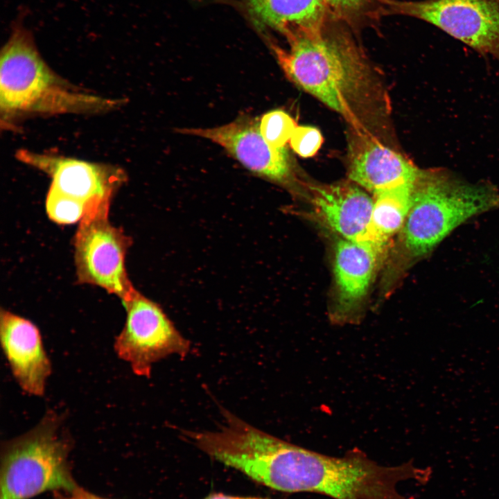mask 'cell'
Listing matches in <instances>:
<instances>
[{
	"mask_svg": "<svg viewBox=\"0 0 499 499\" xmlns=\"http://www.w3.org/2000/svg\"><path fill=\"white\" fill-rule=\"evenodd\" d=\"M429 471L410 462L383 466L360 451L336 457L277 437L260 459L261 484L287 493H314L333 499H410L398 491L404 480L425 484Z\"/></svg>",
	"mask_w": 499,
	"mask_h": 499,
	"instance_id": "obj_1",
	"label": "cell"
},
{
	"mask_svg": "<svg viewBox=\"0 0 499 499\" xmlns=\"http://www.w3.org/2000/svg\"><path fill=\"white\" fill-rule=\"evenodd\" d=\"M0 107L6 128L24 116L109 110L117 102L80 92L40 55L33 34L15 24L1 49Z\"/></svg>",
	"mask_w": 499,
	"mask_h": 499,
	"instance_id": "obj_2",
	"label": "cell"
},
{
	"mask_svg": "<svg viewBox=\"0 0 499 499\" xmlns=\"http://www.w3.org/2000/svg\"><path fill=\"white\" fill-rule=\"evenodd\" d=\"M289 48L270 43L287 77L335 111L348 115L360 100L365 66L353 43L323 28L288 37Z\"/></svg>",
	"mask_w": 499,
	"mask_h": 499,
	"instance_id": "obj_3",
	"label": "cell"
},
{
	"mask_svg": "<svg viewBox=\"0 0 499 499\" xmlns=\"http://www.w3.org/2000/svg\"><path fill=\"white\" fill-rule=\"evenodd\" d=\"M499 205V192L488 183L466 182L445 169L420 170L401 231L403 256L426 255L469 218Z\"/></svg>",
	"mask_w": 499,
	"mask_h": 499,
	"instance_id": "obj_4",
	"label": "cell"
},
{
	"mask_svg": "<svg viewBox=\"0 0 499 499\" xmlns=\"http://www.w3.org/2000/svg\"><path fill=\"white\" fill-rule=\"evenodd\" d=\"M60 414L48 412L28 432L3 444L0 499H30L79 486L69 462L71 444Z\"/></svg>",
	"mask_w": 499,
	"mask_h": 499,
	"instance_id": "obj_5",
	"label": "cell"
},
{
	"mask_svg": "<svg viewBox=\"0 0 499 499\" xmlns=\"http://www.w3.org/2000/svg\"><path fill=\"white\" fill-rule=\"evenodd\" d=\"M110 206L85 214L74 238L78 281L104 288L123 301L137 291L125 265L130 239L109 221Z\"/></svg>",
	"mask_w": 499,
	"mask_h": 499,
	"instance_id": "obj_6",
	"label": "cell"
},
{
	"mask_svg": "<svg viewBox=\"0 0 499 499\" xmlns=\"http://www.w3.org/2000/svg\"><path fill=\"white\" fill-rule=\"evenodd\" d=\"M385 11L412 17L441 30L499 62V0H383Z\"/></svg>",
	"mask_w": 499,
	"mask_h": 499,
	"instance_id": "obj_7",
	"label": "cell"
},
{
	"mask_svg": "<svg viewBox=\"0 0 499 499\" xmlns=\"http://www.w3.org/2000/svg\"><path fill=\"white\" fill-rule=\"evenodd\" d=\"M123 304L126 320L114 340V349L134 374L149 377L155 362L171 355L187 356L189 341L157 304L137 290Z\"/></svg>",
	"mask_w": 499,
	"mask_h": 499,
	"instance_id": "obj_8",
	"label": "cell"
},
{
	"mask_svg": "<svg viewBox=\"0 0 499 499\" xmlns=\"http://www.w3.org/2000/svg\"><path fill=\"white\" fill-rule=\"evenodd\" d=\"M177 132L209 139L223 148L250 172L283 186L296 180L293 164L286 148H275L264 139L259 121L249 115L211 128H180Z\"/></svg>",
	"mask_w": 499,
	"mask_h": 499,
	"instance_id": "obj_9",
	"label": "cell"
},
{
	"mask_svg": "<svg viewBox=\"0 0 499 499\" xmlns=\"http://www.w3.org/2000/svg\"><path fill=\"white\" fill-rule=\"evenodd\" d=\"M17 157L50 175V189L85 203L87 213L110 206L114 194L126 177L120 168L73 158L25 150L18 151Z\"/></svg>",
	"mask_w": 499,
	"mask_h": 499,
	"instance_id": "obj_10",
	"label": "cell"
},
{
	"mask_svg": "<svg viewBox=\"0 0 499 499\" xmlns=\"http://www.w3.org/2000/svg\"><path fill=\"white\" fill-rule=\"evenodd\" d=\"M0 340L20 388L29 395L43 396L52 369L38 328L30 320L1 309Z\"/></svg>",
	"mask_w": 499,
	"mask_h": 499,
	"instance_id": "obj_11",
	"label": "cell"
},
{
	"mask_svg": "<svg viewBox=\"0 0 499 499\" xmlns=\"http://www.w3.org/2000/svg\"><path fill=\"white\" fill-rule=\"evenodd\" d=\"M310 200L315 212L342 238L360 240L369 225L373 199L349 182L310 185Z\"/></svg>",
	"mask_w": 499,
	"mask_h": 499,
	"instance_id": "obj_12",
	"label": "cell"
},
{
	"mask_svg": "<svg viewBox=\"0 0 499 499\" xmlns=\"http://www.w3.org/2000/svg\"><path fill=\"white\" fill-rule=\"evenodd\" d=\"M382 254L363 240H339L334 251L336 313L343 317L365 297Z\"/></svg>",
	"mask_w": 499,
	"mask_h": 499,
	"instance_id": "obj_13",
	"label": "cell"
},
{
	"mask_svg": "<svg viewBox=\"0 0 499 499\" xmlns=\"http://www.w3.org/2000/svg\"><path fill=\"white\" fill-rule=\"evenodd\" d=\"M419 172L403 155L372 139H365L349 157V179L373 194L412 183Z\"/></svg>",
	"mask_w": 499,
	"mask_h": 499,
	"instance_id": "obj_14",
	"label": "cell"
},
{
	"mask_svg": "<svg viewBox=\"0 0 499 499\" xmlns=\"http://www.w3.org/2000/svg\"><path fill=\"white\" fill-rule=\"evenodd\" d=\"M247 3L258 21L287 37L323 28L329 10L324 0H247Z\"/></svg>",
	"mask_w": 499,
	"mask_h": 499,
	"instance_id": "obj_15",
	"label": "cell"
},
{
	"mask_svg": "<svg viewBox=\"0 0 499 499\" xmlns=\"http://www.w3.org/2000/svg\"><path fill=\"white\" fill-rule=\"evenodd\" d=\"M414 182L374 194L370 221L360 240L371 243L383 254L390 240L404 225L411 204Z\"/></svg>",
	"mask_w": 499,
	"mask_h": 499,
	"instance_id": "obj_16",
	"label": "cell"
},
{
	"mask_svg": "<svg viewBox=\"0 0 499 499\" xmlns=\"http://www.w3.org/2000/svg\"><path fill=\"white\" fill-rule=\"evenodd\" d=\"M297 127L294 119L281 110L270 111L259 120L261 134L269 144L275 148H285Z\"/></svg>",
	"mask_w": 499,
	"mask_h": 499,
	"instance_id": "obj_17",
	"label": "cell"
},
{
	"mask_svg": "<svg viewBox=\"0 0 499 499\" xmlns=\"http://www.w3.org/2000/svg\"><path fill=\"white\" fill-rule=\"evenodd\" d=\"M46 208L50 219L59 224L80 222L87 212L82 202L51 189L47 195Z\"/></svg>",
	"mask_w": 499,
	"mask_h": 499,
	"instance_id": "obj_18",
	"label": "cell"
},
{
	"mask_svg": "<svg viewBox=\"0 0 499 499\" xmlns=\"http://www.w3.org/2000/svg\"><path fill=\"white\" fill-rule=\"evenodd\" d=\"M323 141L320 131L310 126H297L290 140L292 150L302 157L315 155Z\"/></svg>",
	"mask_w": 499,
	"mask_h": 499,
	"instance_id": "obj_19",
	"label": "cell"
},
{
	"mask_svg": "<svg viewBox=\"0 0 499 499\" xmlns=\"http://www.w3.org/2000/svg\"><path fill=\"white\" fill-rule=\"evenodd\" d=\"M329 11L338 17L349 18L360 12L367 0H324Z\"/></svg>",
	"mask_w": 499,
	"mask_h": 499,
	"instance_id": "obj_20",
	"label": "cell"
},
{
	"mask_svg": "<svg viewBox=\"0 0 499 499\" xmlns=\"http://www.w3.org/2000/svg\"><path fill=\"white\" fill-rule=\"evenodd\" d=\"M54 499H107L93 494L84 489L78 488L69 491L54 492Z\"/></svg>",
	"mask_w": 499,
	"mask_h": 499,
	"instance_id": "obj_21",
	"label": "cell"
},
{
	"mask_svg": "<svg viewBox=\"0 0 499 499\" xmlns=\"http://www.w3.org/2000/svg\"><path fill=\"white\" fill-rule=\"evenodd\" d=\"M203 499H269L259 497H242L225 495L222 493H213Z\"/></svg>",
	"mask_w": 499,
	"mask_h": 499,
	"instance_id": "obj_22",
	"label": "cell"
}]
</instances>
